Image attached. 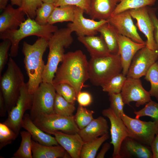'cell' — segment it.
<instances>
[{
    "instance_id": "1",
    "label": "cell",
    "mask_w": 158,
    "mask_h": 158,
    "mask_svg": "<svg viewBox=\"0 0 158 158\" xmlns=\"http://www.w3.org/2000/svg\"><path fill=\"white\" fill-rule=\"evenodd\" d=\"M89 79L88 62L81 50L65 54L62 64L58 68L52 84L67 83L75 90L77 95Z\"/></svg>"
},
{
    "instance_id": "2",
    "label": "cell",
    "mask_w": 158,
    "mask_h": 158,
    "mask_svg": "<svg viewBox=\"0 0 158 158\" xmlns=\"http://www.w3.org/2000/svg\"><path fill=\"white\" fill-rule=\"evenodd\" d=\"M48 46V41L39 37L32 44L23 43L22 52L24 55L25 68L28 77L27 82L29 92L33 94L42 82L45 65L43 55Z\"/></svg>"
},
{
    "instance_id": "3",
    "label": "cell",
    "mask_w": 158,
    "mask_h": 158,
    "mask_svg": "<svg viewBox=\"0 0 158 158\" xmlns=\"http://www.w3.org/2000/svg\"><path fill=\"white\" fill-rule=\"evenodd\" d=\"M72 32L67 27L58 29L49 40V52L43 72L42 82L52 84L59 64L63 61L64 48L69 47L73 41Z\"/></svg>"
},
{
    "instance_id": "4",
    "label": "cell",
    "mask_w": 158,
    "mask_h": 158,
    "mask_svg": "<svg viewBox=\"0 0 158 158\" xmlns=\"http://www.w3.org/2000/svg\"><path fill=\"white\" fill-rule=\"evenodd\" d=\"M19 27L18 29L8 30L0 33L1 39L3 40L8 39L11 42L9 54L12 57H16L18 55L19 43L24 38L35 35L49 41L52 36L53 33L58 29L57 26L49 23L40 25L29 17Z\"/></svg>"
},
{
    "instance_id": "5",
    "label": "cell",
    "mask_w": 158,
    "mask_h": 158,
    "mask_svg": "<svg viewBox=\"0 0 158 158\" xmlns=\"http://www.w3.org/2000/svg\"><path fill=\"white\" fill-rule=\"evenodd\" d=\"M122 67L119 54L91 57L88 61L89 79L94 86H102L121 73Z\"/></svg>"
},
{
    "instance_id": "6",
    "label": "cell",
    "mask_w": 158,
    "mask_h": 158,
    "mask_svg": "<svg viewBox=\"0 0 158 158\" xmlns=\"http://www.w3.org/2000/svg\"><path fill=\"white\" fill-rule=\"evenodd\" d=\"M7 69L0 77V90L4 99L8 113L16 105L21 87L25 83L19 67L10 56Z\"/></svg>"
},
{
    "instance_id": "7",
    "label": "cell",
    "mask_w": 158,
    "mask_h": 158,
    "mask_svg": "<svg viewBox=\"0 0 158 158\" xmlns=\"http://www.w3.org/2000/svg\"><path fill=\"white\" fill-rule=\"evenodd\" d=\"M32 121L39 128L48 134L56 131L74 134L78 133L80 130L73 116H66L53 113L39 115Z\"/></svg>"
},
{
    "instance_id": "8",
    "label": "cell",
    "mask_w": 158,
    "mask_h": 158,
    "mask_svg": "<svg viewBox=\"0 0 158 158\" xmlns=\"http://www.w3.org/2000/svg\"><path fill=\"white\" fill-rule=\"evenodd\" d=\"M56 92L52 83L42 82L33 94L30 116L32 120L42 114L54 113Z\"/></svg>"
},
{
    "instance_id": "9",
    "label": "cell",
    "mask_w": 158,
    "mask_h": 158,
    "mask_svg": "<svg viewBox=\"0 0 158 158\" xmlns=\"http://www.w3.org/2000/svg\"><path fill=\"white\" fill-rule=\"evenodd\" d=\"M121 118L126 126L129 137L150 146L158 133V125L154 121H145L131 118L123 114Z\"/></svg>"
},
{
    "instance_id": "10",
    "label": "cell",
    "mask_w": 158,
    "mask_h": 158,
    "mask_svg": "<svg viewBox=\"0 0 158 158\" xmlns=\"http://www.w3.org/2000/svg\"><path fill=\"white\" fill-rule=\"evenodd\" d=\"M33 94L29 91L27 83L21 87L19 97L15 106L8 113V116L4 123L18 135L22 128V123L26 111L32 107Z\"/></svg>"
},
{
    "instance_id": "11",
    "label": "cell",
    "mask_w": 158,
    "mask_h": 158,
    "mask_svg": "<svg viewBox=\"0 0 158 158\" xmlns=\"http://www.w3.org/2000/svg\"><path fill=\"white\" fill-rule=\"evenodd\" d=\"M158 59V49L152 50L146 45L138 50L132 60L127 78L140 79Z\"/></svg>"
},
{
    "instance_id": "12",
    "label": "cell",
    "mask_w": 158,
    "mask_h": 158,
    "mask_svg": "<svg viewBox=\"0 0 158 158\" xmlns=\"http://www.w3.org/2000/svg\"><path fill=\"white\" fill-rule=\"evenodd\" d=\"M102 115L107 118L111 123V144L114 147L113 158H120V151L121 143L124 139L129 137L128 129L123 120L118 117L110 108L103 110Z\"/></svg>"
},
{
    "instance_id": "13",
    "label": "cell",
    "mask_w": 158,
    "mask_h": 158,
    "mask_svg": "<svg viewBox=\"0 0 158 158\" xmlns=\"http://www.w3.org/2000/svg\"><path fill=\"white\" fill-rule=\"evenodd\" d=\"M107 20L118 33L138 43L146 44L137 32L129 10L112 16Z\"/></svg>"
},
{
    "instance_id": "14",
    "label": "cell",
    "mask_w": 158,
    "mask_h": 158,
    "mask_svg": "<svg viewBox=\"0 0 158 158\" xmlns=\"http://www.w3.org/2000/svg\"><path fill=\"white\" fill-rule=\"evenodd\" d=\"M121 93L125 104L129 105L131 102H135L137 107L151 100L149 92L143 87L140 79L127 78Z\"/></svg>"
},
{
    "instance_id": "15",
    "label": "cell",
    "mask_w": 158,
    "mask_h": 158,
    "mask_svg": "<svg viewBox=\"0 0 158 158\" xmlns=\"http://www.w3.org/2000/svg\"><path fill=\"white\" fill-rule=\"evenodd\" d=\"M84 13L83 9L76 6L73 21L68 23L67 25V27L72 32H75L78 37L96 35L98 28L108 21V20L96 21L92 19L86 18L83 16Z\"/></svg>"
},
{
    "instance_id": "16",
    "label": "cell",
    "mask_w": 158,
    "mask_h": 158,
    "mask_svg": "<svg viewBox=\"0 0 158 158\" xmlns=\"http://www.w3.org/2000/svg\"><path fill=\"white\" fill-rule=\"evenodd\" d=\"M129 10L132 18L136 20L139 30L147 38L146 46L152 50L158 49L154 37V26L149 13V7Z\"/></svg>"
},
{
    "instance_id": "17",
    "label": "cell",
    "mask_w": 158,
    "mask_h": 158,
    "mask_svg": "<svg viewBox=\"0 0 158 158\" xmlns=\"http://www.w3.org/2000/svg\"><path fill=\"white\" fill-rule=\"evenodd\" d=\"M116 37L118 54L120 56L122 67V73L126 76L133 56L138 50L145 46L146 44L136 42L117 32Z\"/></svg>"
},
{
    "instance_id": "18",
    "label": "cell",
    "mask_w": 158,
    "mask_h": 158,
    "mask_svg": "<svg viewBox=\"0 0 158 158\" xmlns=\"http://www.w3.org/2000/svg\"><path fill=\"white\" fill-rule=\"evenodd\" d=\"M120 155V158H153L150 146L128 136L121 143Z\"/></svg>"
},
{
    "instance_id": "19",
    "label": "cell",
    "mask_w": 158,
    "mask_h": 158,
    "mask_svg": "<svg viewBox=\"0 0 158 158\" xmlns=\"http://www.w3.org/2000/svg\"><path fill=\"white\" fill-rule=\"evenodd\" d=\"M51 134L54 135L58 144L72 158H80L83 145L84 143L78 133L68 134L56 131Z\"/></svg>"
},
{
    "instance_id": "20",
    "label": "cell",
    "mask_w": 158,
    "mask_h": 158,
    "mask_svg": "<svg viewBox=\"0 0 158 158\" xmlns=\"http://www.w3.org/2000/svg\"><path fill=\"white\" fill-rule=\"evenodd\" d=\"M25 13L20 8L15 9L8 4L0 16V33L16 30L26 19Z\"/></svg>"
},
{
    "instance_id": "21",
    "label": "cell",
    "mask_w": 158,
    "mask_h": 158,
    "mask_svg": "<svg viewBox=\"0 0 158 158\" xmlns=\"http://www.w3.org/2000/svg\"><path fill=\"white\" fill-rule=\"evenodd\" d=\"M121 0H91L89 15L91 19L107 20Z\"/></svg>"
},
{
    "instance_id": "22",
    "label": "cell",
    "mask_w": 158,
    "mask_h": 158,
    "mask_svg": "<svg viewBox=\"0 0 158 158\" xmlns=\"http://www.w3.org/2000/svg\"><path fill=\"white\" fill-rule=\"evenodd\" d=\"M109 127L107 120L100 116L94 119L87 126L80 129L78 133L84 142L90 141L108 133Z\"/></svg>"
},
{
    "instance_id": "23",
    "label": "cell",
    "mask_w": 158,
    "mask_h": 158,
    "mask_svg": "<svg viewBox=\"0 0 158 158\" xmlns=\"http://www.w3.org/2000/svg\"><path fill=\"white\" fill-rule=\"evenodd\" d=\"M22 128L31 134L34 140L41 145L47 146L59 145L55 137L45 133L35 124L30 114H24L22 123Z\"/></svg>"
},
{
    "instance_id": "24",
    "label": "cell",
    "mask_w": 158,
    "mask_h": 158,
    "mask_svg": "<svg viewBox=\"0 0 158 158\" xmlns=\"http://www.w3.org/2000/svg\"><path fill=\"white\" fill-rule=\"evenodd\" d=\"M32 158H68L70 155L61 145L47 146L32 140Z\"/></svg>"
},
{
    "instance_id": "25",
    "label": "cell",
    "mask_w": 158,
    "mask_h": 158,
    "mask_svg": "<svg viewBox=\"0 0 158 158\" xmlns=\"http://www.w3.org/2000/svg\"><path fill=\"white\" fill-rule=\"evenodd\" d=\"M78 39L86 48L91 57H104L111 54L101 35L78 37Z\"/></svg>"
},
{
    "instance_id": "26",
    "label": "cell",
    "mask_w": 158,
    "mask_h": 158,
    "mask_svg": "<svg viewBox=\"0 0 158 158\" xmlns=\"http://www.w3.org/2000/svg\"><path fill=\"white\" fill-rule=\"evenodd\" d=\"M76 6L66 5L55 7L48 20V23L54 24L64 21H73Z\"/></svg>"
},
{
    "instance_id": "27",
    "label": "cell",
    "mask_w": 158,
    "mask_h": 158,
    "mask_svg": "<svg viewBox=\"0 0 158 158\" xmlns=\"http://www.w3.org/2000/svg\"><path fill=\"white\" fill-rule=\"evenodd\" d=\"M97 31L103 37L110 53L119 54L116 32L111 25L108 22L106 23L101 25Z\"/></svg>"
},
{
    "instance_id": "28",
    "label": "cell",
    "mask_w": 158,
    "mask_h": 158,
    "mask_svg": "<svg viewBox=\"0 0 158 158\" xmlns=\"http://www.w3.org/2000/svg\"><path fill=\"white\" fill-rule=\"evenodd\" d=\"M109 133L105 134L99 138L88 142H84L80 152V158H94L102 144L109 139Z\"/></svg>"
},
{
    "instance_id": "29",
    "label": "cell",
    "mask_w": 158,
    "mask_h": 158,
    "mask_svg": "<svg viewBox=\"0 0 158 158\" xmlns=\"http://www.w3.org/2000/svg\"><path fill=\"white\" fill-rule=\"evenodd\" d=\"M21 141L17 150L12 158H32V135L28 131L20 132Z\"/></svg>"
},
{
    "instance_id": "30",
    "label": "cell",
    "mask_w": 158,
    "mask_h": 158,
    "mask_svg": "<svg viewBox=\"0 0 158 158\" xmlns=\"http://www.w3.org/2000/svg\"><path fill=\"white\" fill-rule=\"evenodd\" d=\"M156 1V0H121L111 16L126 10L152 6L154 4Z\"/></svg>"
},
{
    "instance_id": "31",
    "label": "cell",
    "mask_w": 158,
    "mask_h": 158,
    "mask_svg": "<svg viewBox=\"0 0 158 158\" xmlns=\"http://www.w3.org/2000/svg\"><path fill=\"white\" fill-rule=\"evenodd\" d=\"M75 110V104L68 102L56 92L54 105V113L63 116H73V113Z\"/></svg>"
},
{
    "instance_id": "32",
    "label": "cell",
    "mask_w": 158,
    "mask_h": 158,
    "mask_svg": "<svg viewBox=\"0 0 158 158\" xmlns=\"http://www.w3.org/2000/svg\"><path fill=\"white\" fill-rule=\"evenodd\" d=\"M126 79V76L121 73L102 85V90L108 94L120 93Z\"/></svg>"
},
{
    "instance_id": "33",
    "label": "cell",
    "mask_w": 158,
    "mask_h": 158,
    "mask_svg": "<svg viewBox=\"0 0 158 158\" xmlns=\"http://www.w3.org/2000/svg\"><path fill=\"white\" fill-rule=\"evenodd\" d=\"M95 112L79 105L77 112L73 116L74 121L79 129L87 126L94 118L93 114Z\"/></svg>"
},
{
    "instance_id": "34",
    "label": "cell",
    "mask_w": 158,
    "mask_h": 158,
    "mask_svg": "<svg viewBox=\"0 0 158 158\" xmlns=\"http://www.w3.org/2000/svg\"><path fill=\"white\" fill-rule=\"evenodd\" d=\"M145 79L149 82L151 88L149 92L151 96L154 97L158 101V61L153 64L145 75Z\"/></svg>"
},
{
    "instance_id": "35",
    "label": "cell",
    "mask_w": 158,
    "mask_h": 158,
    "mask_svg": "<svg viewBox=\"0 0 158 158\" xmlns=\"http://www.w3.org/2000/svg\"><path fill=\"white\" fill-rule=\"evenodd\" d=\"M55 7L54 4L43 3L36 11L35 21L42 25L48 24V19Z\"/></svg>"
},
{
    "instance_id": "36",
    "label": "cell",
    "mask_w": 158,
    "mask_h": 158,
    "mask_svg": "<svg viewBox=\"0 0 158 158\" xmlns=\"http://www.w3.org/2000/svg\"><path fill=\"white\" fill-rule=\"evenodd\" d=\"M53 85L57 93L62 96L68 102L75 104L77 100V94L72 86L65 83Z\"/></svg>"
},
{
    "instance_id": "37",
    "label": "cell",
    "mask_w": 158,
    "mask_h": 158,
    "mask_svg": "<svg viewBox=\"0 0 158 158\" xmlns=\"http://www.w3.org/2000/svg\"><path fill=\"white\" fill-rule=\"evenodd\" d=\"M134 112L136 115L135 118L139 119L145 116H149L158 125V103L151 100L146 104L143 108Z\"/></svg>"
},
{
    "instance_id": "38",
    "label": "cell",
    "mask_w": 158,
    "mask_h": 158,
    "mask_svg": "<svg viewBox=\"0 0 158 158\" xmlns=\"http://www.w3.org/2000/svg\"><path fill=\"white\" fill-rule=\"evenodd\" d=\"M18 135L4 122L0 123V150L10 144Z\"/></svg>"
},
{
    "instance_id": "39",
    "label": "cell",
    "mask_w": 158,
    "mask_h": 158,
    "mask_svg": "<svg viewBox=\"0 0 158 158\" xmlns=\"http://www.w3.org/2000/svg\"><path fill=\"white\" fill-rule=\"evenodd\" d=\"M110 102V108L118 117L124 114V105L121 92L118 93L109 94Z\"/></svg>"
},
{
    "instance_id": "40",
    "label": "cell",
    "mask_w": 158,
    "mask_h": 158,
    "mask_svg": "<svg viewBox=\"0 0 158 158\" xmlns=\"http://www.w3.org/2000/svg\"><path fill=\"white\" fill-rule=\"evenodd\" d=\"M43 3L42 0H22L21 6L19 8L27 15L28 17L33 19L36 17L37 9Z\"/></svg>"
},
{
    "instance_id": "41",
    "label": "cell",
    "mask_w": 158,
    "mask_h": 158,
    "mask_svg": "<svg viewBox=\"0 0 158 158\" xmlns=\"http://www.w3.org/2000/svg\"><path fill=\"white\" fill-rule=\"evenodd\" d=\"M91 0H57L54 4L55 7L72 5L83 9L85 13L89 15Z\"/></svg>"
},
{
    "instance_id": "42",
    "label": "cell",
    "mask_w": 158,
    "mask_h": 158,
    "mask_svg": "<svg viewBox=\"0 0 158 158\" xmlns=\"http://www.w3.org/2000/svg\"><path fill=\"white\" fill-rule=\"evenodd\" d=\"M11 45V41L6 39L0 43V77L2 71L8 61V51Z\"/></svg>"
},
{
    "instance_id": "43",
    "label": "cell",
    "mask_w": 158,
    "mask_h": 158,
    "mask_svg": "<svg viewBox=\"0 0 158 158\" xmlns=\"http://www.w3.org/2000/svg\"><path fill=\"white\" fill-rule=\"evenodd\" d=\"M156 8L149 7V13L154 26V37L158 49V18L156 14Z\"/></svg>"
},
{
    "instance_id": "44",
    "label": "cell",
    "mask_w": 158,
    "mask_h": 158,
    "mask_svg": "<svg viewBox=\"0 0 158 158\" xmlns=\"http://www.w3.org/2000/svg\"><path fill=\"white\" fill-rule=\"evenodd\" d=\"M77 100L79 105L86 107L90 105L92 101L91 94L86 92H80L77 95Z\"/></svg>"
},
{
    "instance_id": "45",
    "label": "cell",
    "mask_w": 158,
    "mask_h": 158,
    "mask_svg": "<svg viewBox=\"0 0 158 158\" xmlns=\"http://www.w3.org/2000/svg\"><path fill=\"white\" fill-rule=\"evenodd\" d=\"M153 158H158V133L157 134L150 146Z\"/></svg>"
},
{
    "instance_id": "46",
    "label": "cell",
    "mask_w": 158,
    "mask_h": 158,
    "mask_svg": "<svg viewBox=\"0 0 158 158\" xmlns=\"http://www.w3.org/2000/svg\"><path fill=\"white\" fill-rule=\"evenodd\" d=\"M6 110L5 102L2 94L0 91V116L3 117L5 116L6 112Z\"/></svg>"
},
{
    "instance_id": "47",
    "label": "cell",
    "mask_w": 158,
    "mask_h": 158,
    "mask_svg": "<svg viewBox=\"0 0 158 158\" xmlns=\"http://www.w3.org/2000/svg\"><path fill=\"white\" fill-rule=\"evenodd\" d=\"M110 143L106 142L103 145L99 153L97 155V158H104L105 154L109 150L111 147Z\"/></svg>"
},
{
    "instance_id": "48",
    "label": "cell",
    "mask_w": 158,
    "mask_h": 158,
    "mask_svg": "<svg viewBox=\"0 0 158 158\" xmlns=\"http://www.w3.org/2000/svg\"><path fill=\"white\" fill-rule=\"evenodd\" d=\"M9 0H0V9H4L7 6Z\"/></svg>"
},
{
    "instance_id": "49",
    "label": "cell",
    "mask_w": 158,
    "mask_h": 158,
    "mask_svg": "<svg viewBox=\"0 0 158 158\" xmlns=\"http://www.w3.org/2000/svg\"><path fill=\"white\" fill-rule=\"evenodd\" d=\"M11 1L12 6L16 5L18 6L19 7H20L21 6L22 0H11Z\"/></svg>"
},
{
    "instance_id": "50",
    "label": "cell",
    "mask_w": 158,
    "mask_h": 158,
    "mask_svg": "<svg viewBox=\"0 0 158 158\" xmlns=\"http://www.w3.org/2000/svg\"><path fill=\"white\" fill-rule=\"evenodd\" d=\"M43 3H46L54 4L57 0H42Z\"/></svg>"
}]
</instances>
